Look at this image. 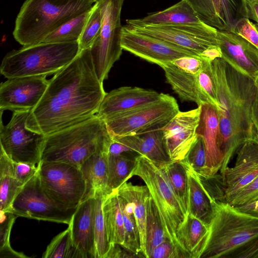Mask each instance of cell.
Segmentation results:
<instances>
[{"label": "cell", "instance_id": "cell-1", "mask_svg": "<svg viewBox=\"0 0 258 258\" xmlns=\"http://www.w3.org/2000/svg\"><path fill=\"white\" fill-rule=\"evenodd\" d=\"M103 83L90 48L81 50L49 80L43 96L31 110L27 127L47 136L96 115L106 94Z\"/></svg>", "mask_w": 258, "mask_h": 258}, {"label": "cell", "instance_id": "cell-2", "mask_svg": "<svg viewBox=\"0 0 258 258\" xmlns=\"http://www.w3.org/2000/svg\"><path fill=\"white\" fill-rule=\"evenodd\" d=\"M218 103L217 107L224 160L222 174L246 141L254 142L251 108L256 92L254 80L222 58L211 62Z\"/></svg>", "mask_w": 258, "mask_h": 258}, {"label": "cell", "instance_id": "cell-3", "mask_svg": "<svg viewBox=\"0 0 258 258\" xmlns=\"http://www.w3.org/2000/svg\"><path fill=\"white\" fill-rule=\"evenodd\" d=\"M200 258H258V218L216 201Z\"/></svg>", "mask_w": 258, "mask_h": 258}, {"label": "cell", "instance_id": "cell-4", "mask_svg": "<svg viewBox=\"0 0 258 258\" xmlns=\"http://www.w3.org/2000/svg\"><path fill=\"white\" fill-rule=\"evenodd\" d=\"M112 141L105 121L95 115L46 136L41 160L67 163L80 168L93 154L108 152Z\"/></svg>", "mask_w": 258, "mask_h": 258}, {"label": "cell", "instance_id": "cell-5", "mask_svg": "<svg viewBox=\"0 0 258 258\" xmlns=\"http://www.w3.org/2000/svg\"><path fill=\"white\" fill-rule=\"evenodd\" d=\"M91 0H26L16 18L14 38L23 46L42 42L66 22L90 11Z\"/></svg>", "mask_w": 258, "mask_h": 258}, {"label": "cell", "instance_id": "cell-6", "mask_svg": "<svg viewBox=\"0 0 258 258\" xmlns=\"http://www.w3.org/2000/svg\"><path fill=\"white\" fill-rule=\"evenodd\" d=\"M80 51L78 41L41 42L23 46L4 57L1 74L7 79L55 74L71 62Z\"/></svg>", "mask_w": 258, "mask_h": 258}, {"label": "cell", "instance_id": "cell-7", "mask_svg": "<svg viewBox=\"0 0 258 258\" xmlns=\"http://www.w3.org/2000/svg\"><path fill=\"white\" fill-rule=\"evenodd\" d=\"M135 167L130 175L140 177L148 188L171 240L179 245L177 232L186 218L160 163L146 157L136 156Z\"/></svg>", "mask_w": 258, "mask_h": 258}, {"label": "cell", "instance_id": "cell-8", "mask_svg": "<svg viewBox=\"0 0 258 258\" xmlns=\"http://www.w3.org/2000/svg\"><path fill=\"white\" fill-rule=\"evenodd\" d=\"M176 100L161 93L160 97L104 120L112 138L134 135L161 129L179 112Z\"/></svg>", "mask_w": 258, "mask_h": 258}, {"label": "cell", "instance_id": "cell-9", "mask_svg": "<svg viewBox=\"0 0 258 258\" xmlns=\"http://www.w3.org/2000/svg\"><path fill=\"white\" fill-rule=\"evenodd\" d=\"M38 173L42 189L61 209H76L83 202L86 182L80 168L64 162L42 161Z\"/></svg>", "mask_w": 258, "mask_h": 258}, {"label": "cell", "instance_id": "cell-10", "mask_svg": "<svg viewBox=\"0 0 258 258\" xmlns=\"http://www.w3.org/2000/svg\"><path fill=\"white\" fill-rule=\"evenodd\" d=\"M124 0H100L97 2L102 16L100 33L90 47L96 75L103 83L122 51L120 16Z\"/></svg>", "mask_w": 258, "mask_h": 258}, {"label": "cell", "instance_id": "cell-11", "mask_svg": "<svg viewBox=\"0 0 258 258\" xmlns=\"http://www.w3.org/2000/svg\"><path fill=\"white\" fill-rule=\"evenodd\" d=\"M31 109L13 111L6 125L1 114V148L15 162L27 163L39 167L46 136L29 129L27 120Z\"/></svg>", "mask_w": 258, "mask_h": 258}, {"label": "cell", "instance_id": "cell-12", "mask_svg": "<svg viewBox=\"0 0 258 258\" xmlns=\"http://www.w3.org/2000/svg\"><path fill=\"white\" fill-rule=\"evenodd\" d=\"M128 25L137 32L169 42L198 56L209 47L219 45L218 29L204 22L160 25Z\"/></svg>", "mask_w": 258, "mask_h": 258}, {"label": "cell", "instance_id": "cell-13", "mask_svg": "<svg viewBox=\"0 0 258 258\" xmlns=\"http://www.w3.org/2000/svg\"><path fill=\"white\" fill-rule=\"evenodd\" d=\"M76 209L60 208L42 189L37 172L24 185L7 212L17 216L69 225Z\"/></svg>", "mask_w": 258, "mask_h": 258}, {"label": "cell", "instance_id": "cell-14", "mask_svg": "<svg viewBox=\"0 0 258 258\" xmlns=\"http://www.w3.org/2000/svg\"><path fill=\"white\" fill-rule=\"evenodd\" d=\"M121 46L123 50L160 67L181 57L198 56L169 42L137 32L127 24L122 26Z\"/></svg>", "mask_w": 258, "mask_h": 258}, {"label": "cell", "instance_id": "cell-15", "mask_svg": "<svg viewBox=\"0 0 258 258\" xmlns=\"http://www.w3.org/2000/svg\"><path fill=\"white\" fill-rule=\"evenodd\" d=\"M208 61L200 56H185L161 67L167 82L180 99L194 102L198 106L204 104L200 89V73Z\"/></svg>", "mask_w": 258, "mask_h": 258}, {"label": "cell", "instance_id": "cell-16", "mask_svg": "<svg viewBox=\"0 0 258 258\" xmlns=\"http://www.w3.org/2000/svg\"><path fill=\"white\" fill-rule=\"evenodd\" d=\"M45 76L8 79L0 85V109H32L40 101L48 84Z\"/></svg>", "mask_w": 258, "mask_h": 258}, {"label": "cell", "instance_id": "cell-17", "mask_svg": "<svg viewBox=\"0 0 258 258\" xmlns=\"http://www.w3.org/2000/svg\"><path fill=\"white\" fill-rule=\"evenodd\" d=\"M201 106L179 111L165 126L163 132L165 147L171 161L183 160L197 139Z\"/></svg>", "mask_w": 258, "mask_h": 258}, {"label": "cell", "instance_id": "cell-18", "mask_svg": "<svg viewBox=\"0 0 258 258\" xmlns=\"http://www.w3.org/2000/svg\"><path fill=\"white\" fill-rule=\"evenodd\" d=\"M236 153L234 166H227L221 174L223 202L258 175V144L251 140L247 141Z\"/></svg>", "mask_w": 258, "mask_h": 258}, {"label": "cell", "instance_id": "cell-19", "mask_svg": "<svg viewBox=\"0 0 258 258\" xmlns=\"http://www.w3.org/2000/svg\"><path fill=\"white\" fill-rule=\"evenodd\" d=\"M217 39L222 58L239 72L255 80L258 76V49L231 31L218 29Z\"/></svg>", "mask_w": 258, "mask_h": 258}, {"label": "cell", "instance_id": "cell-20", "mask_svg": "<svg viewBox=\"0 0 258 258\" xmlns=\"http://www.w3.org/2000/svg\"><path fill=\"white\" fill-rule=\"evenodd\" d=\"M201 106V117L197 133L202 137L205 144L206 154V178L216 174L220 170L224 156L217 108L210 103H205Z\"/></svg>", "mask_w": 258, "mask_h": 258}, {"label": "cell", "instance_id": "cell-21", "mask_svg": "<svg viewBox=\"0 0 258 258\" xmlns=\"http://www.w3.org/2000/svg\"><path fill=\"white\" fill-rule=\"evenodd\" d=\"M161 93L137 87L124 86L106 93L97 115L105 120L118 113L158 99Z\"/></svg>", "mask_w": 258, "mask_h": 258}, {"label": "cell", "instance_id": "cell-22", "mask_svg": "<svg viewBox=\"0 0 258 258\" xmlns=\"http://www.w3.org/2000/svg\"><path fill=\"white\" fill-rule=\"evenodd\" d=\"M95 198L82 202L77 208L69 226L74 243L83 258H97L94 232Z\"/></svg>", "mask_w": 258, "mask_h": 258}, {"label": "cell", "instance_id": "cell-23", "mask_svg": "<svg viewBox=\"0 0 258 258\" xmlns=\"http://www.w3.org/2000/svg\"><path fill=\"white\" fill-rule=\"evenodd\" d=\"M108 152L101 151L90 156L81 166L86 182L84 201L106 197L112 192L108 186Z\"/></svg>", "mask_w": 258, "mask_h": 258}, {"label": "cell", "instance_id": "cell-24", "mask_svg": "<svg viewBox=\"0 0 258 258\" xmlns=\"http://www.w3.org/2000/svg\"><path fill=\"white\" fill-rule=\"evenodd\" d=\"M112 138L154 162L166 163L171 161L165 147L161 129Z\"/></svg>", "mask_w": 258, "mask_h": 258}, {"label": "cell", "instance_id": "cell-25", "mask_svg": "<svg viewBox=\"0 0 258 258\" xmlns=\"http://www.w3.org/2000/svg\"><path fill=\"white\" fill-rule=\"evenodd\" d=\"M184 165L188 174V214L209 227L214 215L216 201L205 187L200 176L189 166Z\"/></svg>", "mask_w": 258, "mask_h": 258}, {"label": "cell", "instance_id": "cell-26", "mask_svg": "<svg viewBox=\"0 0 258 258\" xmlns=\"http://www.w3.org/2000/svg\"><path fill=\"white\" fill-rule=\"evenodd\" d=\"M202 22L186 0H181L164 10L149 14L143 18L126 20V24L131 26L200 23Z\"/></svg>", "mask_w": 258, "mask_h": 258}, {"label": "cell", "instance_id": "cell-27", "mask_svg": "<svg viewBox=\"0 0 258 258\" xmlns=\"http://www.w3.org/2000/svg\"><path fill=\"white\" fill-rule=\"evenodd\" d=\"M209 235V227L188 214L177 232L179 245L189 258H200Z\"/></svg>", "mask_w": 258, "mask_h": 258}, {"label": "cell", "instance_id": "cell-28", "mask_svg": "<svg viewBox=\"0 0 258 258\" xmlns=\"http://www.w3.org/2000/svg\"><path fill=\"white\" fill-rule=\"evenodd\" d=\"M117 190L132 207L139 229L142 253L145 257L146 203L150 195L148 188L146 185H134L126 181Z\"/></svg>", "mask_w": 258, "mask_h": 258}, {"label": "cell", "instance_id": "cell-29", "mask_svg": "<svg viewBox=\"0 0 258 258\" xmlns=\"http://www.w3.org/2000/svg\"><path fill=\"white\" fill-rule=\"evenodd\" d=\"M102 211L110 243L122 245L124 239L123 219L117 190L105 197Z\"/></svg>", "mask_w": 258, "mask_h": 258}, {"label": "cell", "instance_id": "cell-30", "mask_svg": "<svg viewBox=\"0 0 258 258\" xmlns=\"http://www.w3.org/2000/svg\"><path fill=\"white\" fill-rule=\"evenodd\" d=\"M24 184L15 176L13 161L2 149L0 152V210L7 212Z\"/></svg>", "mask_w": 258, "mask_h": 258}, {"label": "cell", "instance_id": "cell-31", "mask_svg": "<svg viewBox=\"0 0 258 258\" xmlns=\"http://www.w3.org/2000/svg\"><path fill=\"white\" fill-rule=\"evenodd\" d=\"M167 238H170L166 233L156 205L150 195L146 203L145 257L150 258L155 248Z\"/></svg>", "mask_w": 258, "mask_h": 258}, {"label": "cell", "instance_id": "cell-32", "mask_svg": "<svg viewBox=\"0 0 258 258\" xmlns=\"http://www.w3.org/2000/svg\"><path fill=\"white\" fill-rule=\"evenodd\" d=\"M160 164L187 216L188 211V182L185 166L180 161H170Z\"/></svg>", "mask_w": 258, "mask_h": 258}, {"label": "cell", "instance_id": "cell-33", "mask_svg": "<svg viewBox=\"0 0 258 258\" xmlns=\"http://www.w3.org/2000/svg\"><path fill=\"white\" fill-rule=\"evenodd\" d=\"M136 157H130L123 154L108 155V186L111 192L117 190L130 179L136 165Z\"/></svg>", "mask_w": 258, "mask_h": 258}, {"label": "cell", "instance_id": "cell-34", "mask_svg": "<svg viewBox=\"0 0 258 258\" xmlns=\"http://www.w3.org/2000/svg\"><path fill=\"white\" fill-rule=\"evenodd\" d=\"M118 196L122 210L124 230V239L122 245L138 256H139V254L143 255L139 229L132 207L130 203L119 195Z\"/></svg>", "mask_w": 258, "mask_h": 258}, {"label": "cell", "instance_id": "cell-35", "mask_svg": "<svg viewBox=\"0 0 258 258\" xmlns=\"http://www.w3.org/2000/svg\"><path fill=\"white\" fill-rule=\"evenodd\" d=\"M91 10L64 23L49 34L42 42L66 43L78 41Z\"/></svg>", "mask_w": 258, "mask_h": 258}, {"label": "cell", "instance_id": "cell-36", "mask_svg": "<svg viewBox=\"0 0 258 258\" xmlns=\"http://www.w3.org/2000/svg\"><path fill=\"white\" fill-rule=\"evenodd\" d=\"M43 258H83L74 243L71 227L55 236L43 252Z\"/></svg>", "mask_w": 258, "mask_h": 258}, {"label": "cell", "instance_id": "cell-37", "mask_svg": "<svg viewBox=\"0 0 258 258\" xmlns=\"http://www.w3.org/2000/svg\"><path fill=\"white\" fill-rule=\"evenodd\" d=\"M198 17L217 29L228 31L222 16L220 0H186Z\"/></svg>", "mask_w": 258, "mask_h": 258}, {"label": "cell", "instance_id": "cell-38", "mask_svg": "<svg viewBox=\"0 0 258 258\" xmlns=\"http://www.w3.org/2000/svg\"><path fill=\"white\" fill-rule=\"evenodd\" d=\"M105 197L95 198L94 232L97 258H106L111 246L102 211V204Z\"/></svg>", "mask_w": 258, "mask_h": 258}, {"label": "cell", "instance_id": "cell-39", "mask_svg": "<svg viewBox=\"0 0 258 258\" xmlns=\"http://www.w3.org/2000/svg\"><path fill=\"white\" fill-rule=\"evenodd\" d=\"M102 23V13L98 3L96 2L78 41L80 51L90 48L100 33Z\"/></svg>", "mask_w": 258, "mask_h": 258}, {"label": "cell", "instance_id": "cell-40", "mask_svg": "<svg viewBox=\"0 0 258 258\" xmlns=\"http://www.w3.org/2000/svg\"><path fill=\"white\" fill-rule=\"evenodd\" d=\"M18 217L8 212L1 211L0 257L27 258L23 253L14 250L11 246L10 236L13 225Z\"/></svg>", "mask_w": 258, "mask_h": 258}, {"label": "cell", "instance_id": "cell-41", "mask_svg": "<svg viewBox=\"0 0 258 258\" xmlns=\"http://www.w3.org/2000/svg\"><path fill=\"white\" fill-rule=\"evenodd\" d=\"M180 161L189 166L200 176L205 177L206 154L204 142L201 136L198 135L197 140L185 158Z\"/></svg>", "mask_w": 258, "mask_h": 258}, {"label": "cell", "instance_id": "cell-42", "mask_svg": "<svg viewBox=\"0 0 258 258\" xmlns=\"http://www.w3.org/2000/svg\"><path fill=\"white\" fill-rule=\"evenodd\" d=\"M258 198V175L249 184L228 198L225 202L233 207L250 203Z\"/></svg>", "mask_w": 258, "mask_h": 258}, {"label": "cell", "instance_id": "cell-43", "mask_svg": "<svg viewBox=\"0 0 258 258\" xmlns=\"http://www.w3.org/2000/svg\"><path fill=\"white\" fill-rule=\"evenodd\" d=\"M150 258H189L187 254L170 238H167L157 245Z\"/></svg>", "mask_w": 258, "mask_h": 258}, {"label": "cell", "instance_id": "cell-44", "mask_svg": "<svg viewBox=\"0 0 258 258\" xmlns=\"http://www.w3.org/2000/svg\"><path fill=\"white\" fill-rule=\"evenodd\" d=\"M222 16L227 27L231 31L234 25L241 17L240 11L242 0H220Z\"/></svg>", "mask_w": 258, "mask_h": 258}, {"label": "cell", "instance_id": "cell-45", "mask_svg": "<svg viewBox=\"0 0 258 258\" xmlns=\"http://www.w3.org/2000/svg\"><path fill=\"white\" fill-rule=\"evenodd\" d=\"M231 32L244 38L258 49V28L249 19L241 17Z\"/></svg>", "mask_w": 258, "mask_h": 258}, {"label": "cell", "instance_id": "cell-46", "mask_svg": "<svg viewBox=\"0 0 258 258\" xmlns=\"http://www.w3.org/2000/svg\"><path fill=\"white\" fill-rule=\"evenodd\" d=\"M13 166L15 177L24 184L38 172L39 168L29 163L14 161Z\"/></svg>", "mask_w": 258, "mask_h": 258}, {"label": "cell", "instance_id": "cell-47", "mask_svg": "<svg viewBox=\"0 0 258 258\" xmlns=\"http://www.w3.org/2000/svg\"><path fill=\"white\" fill-rule=\"evenodd\" d=\"M240 15L258 24V0H242Z\"/></svg>", "mask_w": 258, "mask_h": 258}, {"label": "cell", "instance_id": "cell-48", "mask_svg": "<svg viewBox=\"0 0 258 258\" xmlns=\"http://www.w3.org/2000/svg\"><path fill=\"white\" fill-rule=\"evenodd\" d=\"M136 256L137 255L125 249L122 245L113 243L111 244L106 258L131 257Z\"/></svg>", "mask_w": 258, "mask_h": 258}, {"label": "cell", "instance_id": "cell-49", "mask_svg": "<svg viewBox=\"0 0 258 258\" xmlns=\"http://www.w3.org/2000/svg\"><path fill=\"white\" fill-rule=\"evenodd\" d=\"M254 81L256 86V92L251 108V119L254 135V142L258 144V76Z\"/></svg>", "mask_w": 258, "mask_h": 258}, {"label": "cell", "instance_id": "cell-50", "mask_svg": "<svg viewBox=\"0 0 258 258\" xmlns=\"http://www.w3.org/2000/svg\"><path fill=\"white\" fill-rule=\"evenodd\" d=\"M200 56L212 62L217 58H222V52L219 45L209 47L200 55Z\"/></svg>", "mask_w": 258, "mask_h": 258}, {"label": "cell", "instance_id": "cell-51", "mask_svg": "<svg viewBox=\"0 0 258 258\" xmlns=\"http://www.w3.org/2000/svg\"><path fill=\"white\" fill-rule=\"evenodd\" d=\"M234 207L240 212L258 218V198L250 203Z\"/></svg>", "mask_w": 258, "mask_h": 258}, {"label": "cell", "instance_id": "cell-52", "mask_svg": "<svg viewBox=\"0 0 258 258\" xmlns=\"http://www.w3.org/2000/svg\"><path fill=\"white\" fill-rule=\"evenodd\" d=\"M128 152L134 151L127 146L112 139L109 147L108 155H118Z\"/></svg>", "mask_w": 258, "mask_h": 258}, {"label": "cell", "instance_id": "cell-53", "mask_svg": "<svg viewBox=\"0 0 258 258\" xmlns=\"http://www.w3.org/2000/svg\"><path fill=\"white\" fill-rule=\"evenodd\" d=\"M94 3H95L96 2H97L98 1H99L100 0H91Z\"/></svg>", "mask_w": 258, "mask_h": 258}]
</instances>
